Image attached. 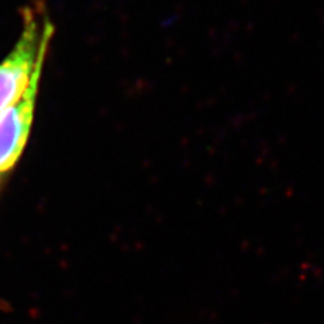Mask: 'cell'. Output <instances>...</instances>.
I'll list each match as a JSON object with an SVG mask.
<instances>
[{
	"label": "cell",
	"mask_w": 324,
	"mask_h": 324,
	"mask_svg": "<svg viewBox=\"0 0 324 324\" xmlns=\"http://www.w3.org/2000/svg\"><path fill=\"white\" fill-rule=\"evenodd\" d=\"M0 307H2V304H0Z\"/></svg>",
	"instance_id": "3957f363"
},
{
	"label": "cell",
	"mask_w": 324,
	"mask_h": 324,
	"mask_svg": "<svg viewBox=\"0 0 324 324\" xmlns=\"http://www.w3.org/2000/svg\"><path fill=\"white\" fill-rule=\"evenodd\" d=\"M39 78H34L23 96L0 114V174L10 172L23 153L34 119Z\"/></svg>",
	"instance_id": "7a4b0ae2"
},
{
	"label": "cell",
	"mask_w": 324,
	"mask_h": 324,
	"mask_svg": "<svg viewBox=\"0 0 324 324\" xmlns=\"http://www.w3.org/2000/svg\"><path fill=\"white\" fill-rule=\"evenodd\" d=\"M54 34V26L42 2L22 10V31L15 46L0 62V114L23 96L43 62Z\"/></svg>",
	"instance_id": "6da1fadb"
}]
</instances>
